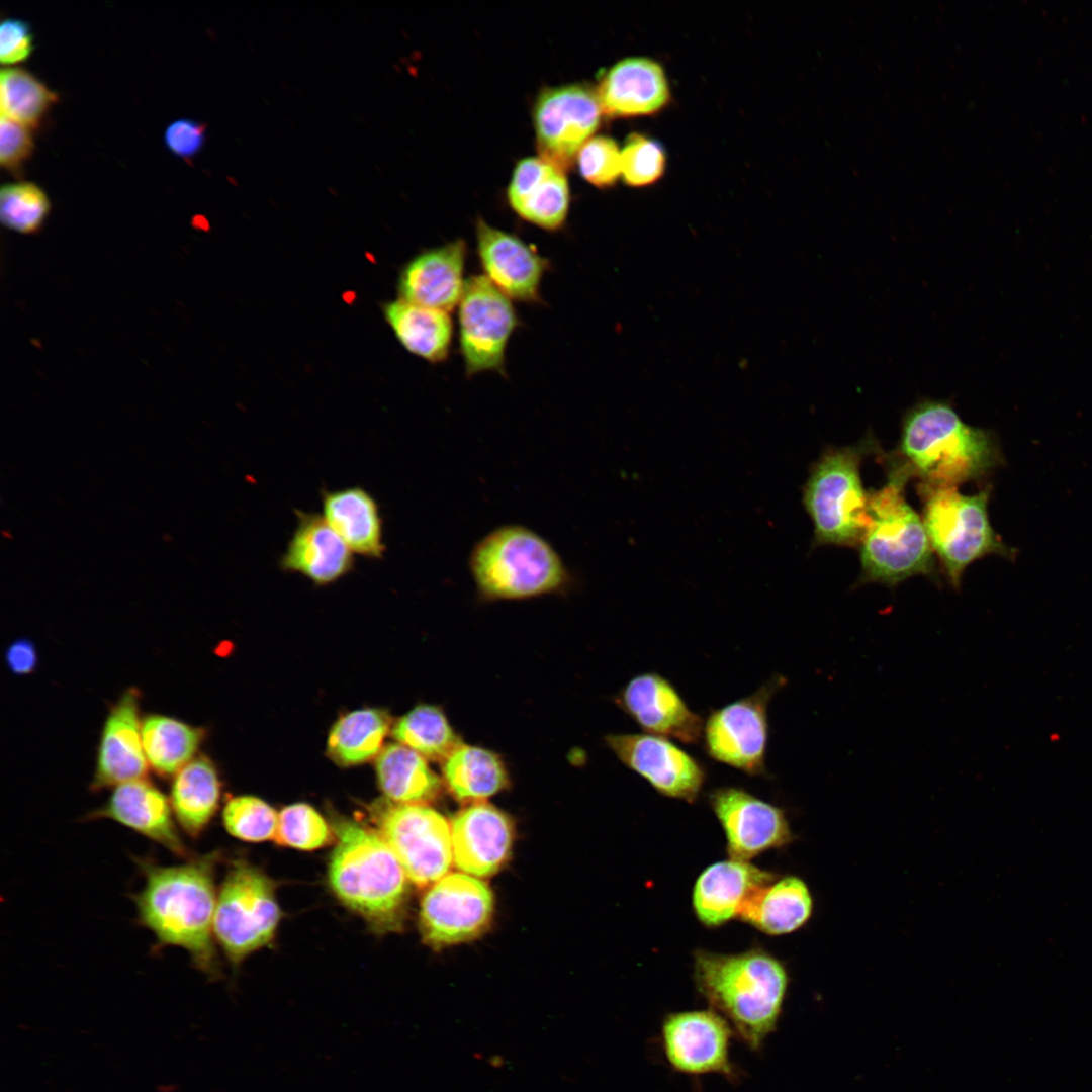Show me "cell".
Here are the masks:
<instances>
[{
    "label": "cell",
    "mask_w": 1092,
    "mask_h": 1092,
    "mask_svg": "<svg viewBox=\"0 0 1092 1092\" xmlns=\"http://www.w3.org/2000/svg\"><path fill=\"white\" fill-rule=\"evenodd\" d=\"M602 112L597 93L583 85L544 90L534 106L540 158L565 171L596 131Z\"/></svg>",
    "instance_id": "9a60e30c"
},
{
    "label": "cell",
    "mask_w": 1092,
    "mask_h": 1092,
    "mask_svg": "<svg viewBox=\"0 0 1092 1092\" xmlns=\"http://www.w3.org/2000/svg\"><path fill=\"white\" fill-rule=\"evenodd\" d=\"M296 527L279 559L286 573L318 586L337 582L354 569L351 549L318 513L295 510Z\"/></svg>",
    "instance_id": "cb8c5ba5"
},
{
    "label": "cell",
    "mask_w": 1092,
    "mask_h": 1092,
    "mask_svg": "<svg viewBox=\"0 0 1092 1092\" xmlns=\"http://www.w3.org/2000/svg\"><path fill=\"white\" fill-rule=\"evenodd\" d=\"M383 312L397 340L408 352L432 364L448 359L453 338L450 312L401 298L386 303Z\"/></svg>",
    "instance_id": "f546056e"
},
{
    "label": "cell",
    "mask_w": 1092,
    "mask_h": 1092,
    "mask_svg": "<svg viewBox=\"0 0 1092 1092\" xmlns=\"http://www.w3.org/2000/svg\"><path fill=\"white\" fill-rule=\"evenodd\" d=\"M813 908L811 891L801 878L777 877L748 899L739 919L763 933L784 935L802 928Z\"/></svg>",
    "instance_id": "f1b7e54d"
},
{
    "label": "cell",
    "mask_w": 1092,
    "mask_h": 1092,
    "mask_svg": "<svg viewBox=\"0 0 1092 1092\" xmlns=\"http://www.w3.org/2000/svg\"><path fill=\"white\" fill-rule=\"evenodd\" d=\"M891 456L920 483L952 487L980 481L1003 461L991 432L965 423L948 399L928 397L904 413Z\"/></svg>",
    "instance_id": "7a4b0ae2"
},
{
    "label": "cell",
    "mask_w": 1092,
    "mask_h": 1092,
    "mask_svg": "<svg viewBox=\"0 0 1092 1092\" xmlns=\"http://www.w3.org/2000/svg\"><path fill=\"white\" fill-rule=\"evenodd\" d=\"M576 158L581 176L595 186H611L621 175V150L611 138H590Z\"/></svg>",
    "instance_id": "b9f144b4"
},
{
    "label": "cell",
    "mask_w": 1092,
    "mask_h": 1092,
    "mask_svg": "<svg viewBox=\"0 0 1092 1092\" xmlns=\"http://www.w3.org/2000/svg\"><path fill=\"white\" fill-rule=\"evenodd\" d=\"M784 684L783 676L775 675L753 694L712 710L701 738L706 754L746 775H765L768 705Z\"/></svg>",
    "instance_id": "30bf717a"
},
{
    "label": "cell",
    "mask_w": 1092,
    "mask_h": 1092,
    "mask_svg": "<svg viewBox=\"0 0 1092 1092\" xmlns=\"http://www.w3.org/2000/svg\"><path fill=\"white\" fill-rule=\"evenodd\" d=\"M87 818L111 819L179 857L189 856L176 826L170 800L146 778L114 787L105 804Z\"/></svg>",
    "instance_id": "603a6c76"
},
{
    "label": "cell",
    "mask_w": 1092,
    "mask_h": 1092,
    "mask_svg": "<svg viewBox=\"0 0 1092 1092\" xmlns=\"http://www.w3.org/2000/svg\"><path fill=\"white\" fill-rule=\"evenodd\" d=\"M376 816L378 833L419 888L435 884L452 861L451 825L428 804H389Z\"/></svg>",
    "instance_id": "7c38bea8"
},
{
    "label": "cell",
    "mask_w": 1092,
    "mask_h": 1092,
    "mask_svg": "<svg viewBox=\"0 0 1092 1092\" xmlns=\"http://www.w3.org/2000/svg\"><path fill=\"white\" fill-rule=\"evenodd\" d=\"M664 167L665 154L656 141L638 133L627 139L621 150V175L628 185H650L662 176Z\"/></svg>",
    "instance_id": "60d3db41"
},
{
    "label": "cell",
    "mask_w": 1092,
    "mask_h": 1092,
    "mask_svg": "<svg viewBox=\"0 0 1092 1092\" xmlns=\"http://www.w3.org/2000/svg\"><path fill=\"white\" fill-rule=\"evenodd\" d=\"M885 484L869 491L871 523L858 545V583L895 587L917 575L935 578V559L921 516L910 506L905 487L911 477L892 456L885 459Z\"/></svg>",
    "instance_id": "277c9868"
},
{
    "label": "cell",
    "mask_w": 1092,
    "mask_h": 1092,
    "mask_svg": "<svg viewBox=\"0 0 1092 1092\" xmlns=\"http://www.w3.org/2000/svg\"><path fill=\"white\" fill-rule=\"evenodd\" d=\"M697 990L721 1014L735 1035L759 1052L777 1029L789 987L785 965L761 948L724 954L697 950Z\"/></svg>",
    "instance_id": "3957f363"
},
{
    "label": "cell",
    "mask_w": 1092,
    "mask_h": 1092,
    "mask_svg": "<svg viewBox=\"0 0 1092 1092\" xmlns=\"http://www.w3.org/2000/svg\"><path fill=\"white\" fill-rule=\"evenodd\" d=\"M508 201L524 220L558 231L566 221L570 203L564 171L542 158L521 160L512 175Z\"/></svg>",
    "instance_id": "484cf974"
},
{
    "label": "cell",
    "mask_w": 1092,
    "mask_h": 1092,
    "mask_svg": "<svg viewBox=\"0 0 1092 1092\" xmlns=\"http://www.w3.org/2000/svg\"><path fill=\"white\" fill-rule=\"evenodd\" d=\"M458 308V342L467 377L506 374L509 341L521 322L512 300L482 275L466 279Z\"/></svg>",
    "instance_id": "8fae6325"
},
{
    "label": "cell",
    "mask_w": 1092,
    "mask_h": 1092,
    "mask_svg": "<svg viewBox=\"0 0 1092 1092\" xmlns=\"http://www.w3.org/2000/svg\"><path fill=\"white\" fill-rule=\"evenodd\" d=\"M375 770L381 791L394 803L427 804L441 790V779L426 758L400 743L382 748Z\"/></svg>",
    "instance_id": "1f68e13d"
},
{
    "label": "cell",
    "mask_w": 1092,
    "mask_h": 1092,
    "mask_svg": "<svg viewBox=\"0 0 1092 1092\" xmlns=\"http://www.w3.org/2000/svg\"><path fill=\"white\" fill-rule=\"evenodd\" d=\"M1 115L27 127L37 126L57 95L26 70L7 68L0 75Z\"/></svg>",
    "instance_id": "8d00e7d4"
},
{
    "label": "cell",
    "mask_w": 1092,
    "mask_h": 1092,
    "mask_svg": "<svg viewBox=\"0 0 1092 1092\" xmlns=\"http://www.w3.org/2000/svg\"><path fill=\"white\" fill-rule=\"evenodd\" d=\"M734 1030L713 1009L671 1012L664 1016L660 1038L664 1057L677 1073L719 1074L735 1083L740 1072L730 1057Z\"/></svg>",
    "instance_id": "4fadbf2b"
},
{
    "label": "cell",
    "mask_w": 1092,
    "mask_h": 1092,
    "mask_svg": "<svg viewBox=\"0 0 1092 1092\" xmlns=\"http://www.w3.org/2000/svg\"><path fill=\"white\" fill-rule=\"evenodd\" d=\"M331 829L323 816L310 805L296 803L278 814L276 843L301 850H313L327 845Z\"/></svg>",
    "instance_id": "ab89813d"
},
{
    "label": "cell",
    "mask_w": 1092,
    "mask_h": 1092,
    "mask_svg": "<svg viewBox=\"0 0 1092 1092\" xmlns=\"http://www.w3.org/2000/svg\"><path fill=\"white\" fill-rule=\"evenodd\" d=\"M205 732L176 718L151 714L142 721V741L149 765L161 777L175 776L198 750Z\"/></svg>",
    "instance_id": "836d02e7"
},
{
    "label": "cell",
    "mask_w": 1092,
    "mask_h": 1092,
    "mask_svg": "<svg viewBox=\"0 0 1092 1092\" xmlns=\"http://www.w3.org/2000/svg\"><path fill=\"white\" fill-rule=\"evenodd\" d=\"M323 516L353 553L380 560L386 551L383 520L374 496L361 486L321 492Z\"/></svg>",
    "instance_id": "83f0119b"
},
{
    "label": "cell",
    "mask_w": 1092,
    "mask_h": 1092,
    "mask_svg": "<svg viewBox=\"0 0 1092 1092\" xmlns=\"http://www.w3.org/2000/svg\"><path fill=\"white\" fill-rule=\"evenodd\" d=\"M390 728V718L382 710L367 708L342 716L332 727L327 753L341 766L364 763L377 757Z\"/></svg>",
    "instance_id": "e575fe53"
},
{
    "label": "cell",
    "mask_w": 1092,
    "mask_h": 1092,
    "mask_svg": "<svg viewBox=\"0 0 1092 1092\" xmlns=\"http://www.w3.org/2000/svg\"><path fill=\"white\" fill-rule=\"evenodd\" d=\"M206 127L203 123L183 118L170 123L164 132V142L175 156L191 160L200 152L205 141Z\"/></svg>",
    "instance_id": "f6af8a7d"
},
{
    "label": "cell",
    "mask_w": 1092,
    "mask_h": 1092,
    "mask_svg": "<svg viewBox=\"0 0 1092 1092\" xmlns=\"http://www.w3.org/2000/svg\"><path fill=\"white\" fill-rule=\"evenodd\" d=\"M451 825L453 861L465 874L488 877L508 860L513 843L509 817L484 801L468 803Z\"/></svg>",
    "instance_id": "44dd1931"
},
{
    "label": "cell",
    "mask_w": 1092,
    "mask_h": 1092,
    "mask_svg": "<svg viewBox=\"0 0 1092 1092\" xmlns=\"http://www.w3.org/2000/svg\"><path fill=\"white\" fill-rule=\"evenodd\" d=\"M394 739L426 759L443 761L462 742L437 706L422 704L401 716L392 727Z\"/></svg>",
    "instance_id": "d590c367"
},
{
    "label": "cell",
    "mask_w": 1092,
    "mask_h": 1092,
    "mask_svg": "<svg viewBox=\"0 0 1092 1092\" xmlns=\"http://www.w3.org/2000/svg\"><path fill=\"white\" fill-rule=\"evenodd\" d=\"M33 34L27 22L18 18H6L0 25V61L2 65H15L29 58Z\"/></svg>",
    "instance_id": "ee69618b"
},
{
    "label": "cell",
    "mask_w": 1092,
    "mask_h": 1092,
    "mask_svg": "<svg viewBox=\"0 0 1092 1092\" xmlns=\"http://www.w3.org/2000/svg\"><path fill=\"white\" fill-rule=\"evenodd\" d=\"M616 757L662 796L694 803L707 779L705 765L670 739L640 733L610 734Z\"/></svg>",
    "instance_id": "2e32d148"
},
{
    "label": "cell",
    "mask_w": 1092,
    "mask_h": 1092,
    "mask_svg": "<svg viewBox=\"0 0 1092 1092\" xmlns=\"http://www.w3.org/2000/svg\"><path fill=\"white\" fill-rule=\"evenodd\" d=\"M222 821L234 837L260 842L275 837L278 815L265 801L253 796H240L226 803Z\"/></svg>",
    "instance_id": "f35d334b"
},
{
    "label": "cell",
    "mask_w": 1092,
    "mask_h": 1092,
    "mask_svg": "<svg viewBox=\"0 0 1092 1092\" xmlns=\"http://www.w3.org/2000/svg\"><path fill=\"white\" fill-rule=\"evenodd\" d=\"M617 705L647 734L699 743L704 720L690 709L676 688L657 672L633 676L616 697Z\"/></svg>",
    "instance_id": "d6986e66"
},
{
    "label": "cell",
    "mask_w": 1092,
    "mask_h": 1092,
    "mask_svg": "<svg viewBox=\"0 0 1092 1092\" xmlns=\"http://www.w3.org/2000/svg\"><path fill=\"white\" fill-rule=\"evenodd\" d=\"M708 801L725 833L730 858L749 861L793 841L784 810L744 789L715 788Z\"/></svg>",
    "instance_id": "e0dca14e"
},
{
    "label": "cell",
    "mask_w": 1092,
    "mask_h": 1092,
    "mask_svg": "<svg viewBox=\"0 0 1092 1092\" xmlns=\"http://www.w3.org/2000/svg\"><path fill=\"white\" fill-rule=\"evenodd\" d=\"M777 877L745 860L730 858L714 862L695 882L692 892L695 915L707 927H718L739 918L748 899Z\"/></svg>",
    "instance_id": "d4e9b609"
},
{
    "label": "cell",
    "mask_w": 1092,
    "mask_h": 1092,
    "mask_svg": "<svg viewBox=\"0 0 1092 1092\" xmlns=\"http://www.w3.org/2000/svg\"><path fill=\"white\" fill-rule=\"evenodd\" d=\"M476 253L483 275L511 300L541 303V283L550 261L520 237L478 218Z\"/></svg>",
    "instance_id": "ac0fdd59"
},
{
    "label": "cell",
    "mask_w": 1092,
    "mask_h": 1092,
    "mask_svg": "<svg viewBox=\"0 0 1092 1092\" xmlns=\"http://www.w3.org/2000/svg\"><path fill=\"white\" fill-rule=\"evenodd\" d=\"M597 96L607 115L641 116L663 108L669 99V87L659 64L647 58H627L604 75Z\"/></svg>",
    "instance_id": "4316f807"
},
{
    "label": "cell",
    "mask_w": 1092,
    "mask_h": 1092,
    "mask_svg": "<svg viewBox=\"0 0 1092 1092\" xmlns=\"http://www.w3.org/2000/svg\"><path fill=\"white\" fill-rule=\"evenodd\" d=\"M51 210L46 192L31 182L9 183L0 191L2 224L22 235L39 232Z\"/></svg>",
    "instance_id": "74e56055"
},
{
    "label": "cell",
    "mask_w": 1092,
    "mask_h": 1092,
    "mask_svg": "<svg viewBox=\"0 0 1092 1092\" xmlns=\"http://www.w3.org/2000/svg\"><path fill=\"white\" fill-rule=\"evenodd\" d=\"M221 784L213 762L204 755L195 757L173 778L170 804L180 828L196 838L215 815Z\"/></svg>",
    "instance_id": "4dcf8cb0"
},
{
    "label": "cell",
    "mask_w": 1092,
    "mask_h": 1092,
    "mask_svg": "<svg viewBox=\"0 0 1092 1092\" xmlns=\"http://www.w3.org/2000/svg\"><path fill=\"white\" fill-rule=\"evenodd\" d=\"M333 827L338 839L329 864L333 892L373 927L396 928L408 880L400 861L378 832L342 818Z\"/></svg>",
    "instance_id": "5b68a950"
},
{
    "label": "cell",
    "mask_w": 1092,
    "mask_h": 1092,
    "mask_svg": "<svg viewBox=\"0 0 1092 1092\" xmlns=\"http://www.w3.org/2000/svg\"><path fill=\"white\" fill-rule=\"evenodd\" d=\"M467 245L463 239L422 251L399 273V298L447 312L458 306L464 278Z\"/></svg>",
    "instance_id": "7402d4cb"
},
{
    "label": "cell",
    "mask_w": 1092,
    "mask_h": 1092,
    "mask_svg": "<svg viewBox=\"0 0 1092 1092\" xmlns=\"http://www.w3.org/2000/svg\"><path fill=\"white\" fill-rule=\"evenodd\" d=\"M469 571L484 600H523L565 589L570 572L553 546L522 525L484 535L469 554Z\"/></svg>",
    "instance_id": "8992f818"
},
{
    "label": "cell",
    "mask_w": 1092,
    "mask_h": 1092,
    "mask_svg": "<svg viewBox=\"0 0 1092 1092\" xmlns=\"http://www.w3.org/2000/svg\"><path fill=\"white\" fill-rule=\"evenodd\" d=\"M442 775L453 797L467 803L483 801L509 785L507 767L496 753L464 743L442 761Z\"/></svg>",
    "instance_id": "d6a6232c"
},
{
    "label": "cell",
    "mask_w": 1092,
    "mask_h": 1092,
    "mask_svg": "<svg viewBox=\"0 0 1092 1092\" xmlns=\"http://www.w3.org/2000/svg\"><path fill=\"white\" fill-rule=\"evenodd\" d=\"M33 151L32 136L27 126L1 115L0 162L2 167L18 173Z\"/></svg>",
    "instance_id": "7bdbcfd3"
},
{
    "label": "cell",
    "mask_w": 1092,
    "mask_h": 1092,
    "mask_svg": "<svg viewBox=\"0 0 1092 1092\" xmlns=\"http://www.w3.org/2000/svg\"><path fill=\"white\" fill-rule=\"evenodd\" d=\"M145 883L133 896L138 920L156 938L155 946L187 951L193 966L217 976L213 924L217 897L215 856L194 857L175 866L138 859Z\"/></svg>",
    "instance_id": "6da1fadb"
},
{
    "label": "cell",
    "mask_w": 1092,
    "mask_h": 1092,
    "mask_svg": "<svg viewBox=\"0 0 1092 1092\" xmlns=\"http://www.w3.org/2000/svg\"><path fill=\"white\" fill-rule=\"evenodd\" d=\"M492 912L493 897L485 883L471 875L450 873L425 894L421 930L431 945L456 944L483 932Z\"/></svg>",
    "instance_id": "5bb4252c"
},
{
    "label": "cell",
    "mask_w": 1092,
    "mask_h": 1092,
    "mask_svg": "<svg viewBox=\"0 0 1092 1092\" xmlns=\"http://www.w3.org/2000/svg\"><path fill=\"white\" fill-rule=\"evenodd\" d=\"M5 660L9 670L14 674H30L35 670L38 662L36 647L30 639H16L7 647Z\"/></svg>",
    "instance_id": "bcb514c9"
},
{
    "label": "cell",
    "mask_w": 1092,
    "mask_h": 1092,
    "mask_svg": "<svg viewBox=\"0 0 1092 1092\" xmlns=\"http://www.w3.org/2000/svg\"><path fill=\"white\" fill-rule=\"evenodd\" d=\"M273 882L247 861L230 868L216 900L213 931L233 964L268 944L280 920Z\"/></svg>",
    "instance_id": "9c48e42d"
},
{
    "label": "cell",
    "mask_w": 1092,
    "mask_h": 1092,
    "mask_svg": "<svg viewBox=\"0 0 1092 1092\" xmlns=\"http://www.w3.org/2000/svg\"><path fill=\"white\" fill-rule=\"evenodd\" d=\"M918 494L932 550L954 589L961 588L964 572L973 562L988 555L1015 556L1016 551L1003 542L990 523V486L975 494H963L958 487L919 483Z\"/></svg>",
    "instance_id": "ba28073f"
},
{
    "label": "cell",
    "mask_w": 1092,
    "mask_h": 1092,
    "mask_svg": "<svg viewBox=\"0 0 1092 1092\" xmlns=\"http://www.w3.org/2000/svg\"><path fill=\"white\" fill-rule=\"evenodd\" d=\"M140 699V691L129 688L110 708L100 735L91 790L116 787L147 776Z\"/></svg>",
    "instance_id": "ffe728a7"
},
{
    "label": "cell",
    "mask_w": 1092,
    "mask_h": 1092,
    "mask_svg": "<svg viewBox=\"0 0 1092 1092\" xmlns=\"http://www.w3.org/2000/svg\"><path fill=\"white\" fill-rule=\"evenodd\" d=\"M876 445L868 436L854 445L827 447L811 465L802 504L814 527L812 547H858L871 523L860 468Z\"/></svg>",
    "instance_id": "52a82bcc"
}]
</instances>
